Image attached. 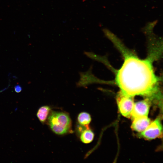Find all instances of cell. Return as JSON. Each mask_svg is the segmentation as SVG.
Listing matches in <instances>:
<instances>
[{"mask_svg": "<svg viewBox=\"0 0 163 163\" xmlns=\"http://www.w3.org/2000/svg\"><path fill=\"white\" fill-rule=\"evenodd\" d=\"M92 66L84 72H79L80 79L76 83L77 87L87 88L88 85L94 83H108L107 82L103 81L97 78L92 72Z\"/></svg>", "mask_w": 163, "mask_h": 163, "instance_id": "5b68a950", "label": "cell"}, {"mask_svg": "<svg viewBox=\"0 0 163 163\" xmlns=\"http://www.w3.org/2000/svg\"><path fill=\"white\" fill-rule=\"evenodd\" d=\"M162 134V126L161 120L157 118L150 123L147 127L140 133L139 136L147 140L160 138Z\"/></svg>", "mask_w": 163, "mask_h": 163, "instance_id": "277c9868", "label": "cell"}, {"mask_svg": "<svg viewBox=\"0 0 163 163\" xmlns=\"http://www.w3.org/2000/svg\"><path fill=\"white\" fill-rule=\"evenodd\" d=\"M154 42H155V41H154Z\"/></svg>", "mask_w": 163, "mask_h": 163, "instance_id": "4fadbf2b", "label": "cell"}, {"mask_svg": "<svg viewBox=\"0 0 163 163\" xmlns=\"http://www.w3.org/2000/svg\"><path fill=\"white\" fill-rule=\"evenodd\" d=\"M157 23V21L148 23L143 28L144 32L146 34H149L152 33L153 29Z\"/></svg>", "mask_w": 163, "mask_h": 163, "instance_id": "8fae6325", "label": "cell"}, {"mask_svg": "<svg viewBox=\"0 0 163 163\" xmlns=\"http://www.w3.org/2000/svg\"><path fill=\"white\" fill-rule=\"evenodd\" d=\"M77 120L80 124L88 126L91 121V117L90 114L88 113L82 112L79 114Z\"/></svg>", "mask_w": 163, "mask_h": 163, "instance_id": "30bf717a", "label": "cell"}, {"mask_svg": "<svg viewBox=\"0 0 163 163\" xmlns=\"http://www.w3.org/2000/svg\"><path fill=\"white\" fill-rule=\"evenodd\" d=\"M81 133L80 139L83 143L88 144L93 141L94 137V134L89 128L86 129Z\"/></svg>", "mask_w": 163, "mask_h": 163, "instance_id": "9c48e42d", "label": "cell"}, {"mask_svg": "<svg viewBox=\"0 0 163 163\" xmlns=\"http://www.w3.org/2000/svg\"><path fill=\"white\" fill-rule=\"evenodd\" d=\"M110 40L121 53L124 62L115 72V83L125 95L133 97L141 95L152 100L160 96L158 88L160 78L153 70V62L160 54V48L151 46L148 56L139 58L115 35Z\"/></svg>", "mask_w": 163, "mask_h": 163, "instance_id": "6da1fadb", "label": "cell"}, {"mask_svg": "<svg viewBox=\"0 0 163 163\" xmlns=\"http://www.w3.org/2000/svg\"><path fill=\"white\" fill-rule=\"evenodd\" d=\"M14 89L16 93H19L22 91V88L20 85H18L14 86Z\"/></svg>", "mask_w": 163, "mask_h": 163, "instance_id": "7c38bea8", "label": "cell"}, {"mask_svg": "<svg viewBox=\"0 0 163 163\" xmlns=\"http://www.w3.org/2000/svg\"><path fill=\"white\" fill-rule=\"evenodd\" d=\"M50 110V107L47 105L42 106L38 110L37 116L42 123H44L46 121Z\"/></svg>", "mask_w": 163, "mask_h": 163, "instance_id": "ba28073f", "label": "cell"}, {"mask_svg": "<svg viewBox=\"0 0 163 163\" xmlns=\"http://www.w3.org/2000/svg\"><path fill=\"white\" fill-rule=\"evenodd\" d=\"M151 101L148 98L134 103L130 117L133 120L139 117L148 116Z\"/></svg>", "mask_w": 163, "mask_h": 163, "instance_id": "8992f818", "label": "cell"}, {"mask_svg": "<svg viewBox=\"0 0 163 163\" xmlns=\"http://www.w3.org/2000/svg\"><path fill=\"white\" fill-rule=\"evenodd\" d=\"M133 97L125 95L120 91L117 96V103L120 112L127 118L130 117L134 104Z\"/></svg>", "mask_w": 163, "mask_h": 163, "instance_id": "3957f363", "label": "cell"}, {"mask_svg": "<svg viewBox=\"0 0 163 163\" xmlns=\"http://www.w3.org/2000/svg\"><path fill=\"white\" fill-rule=\"evenodd\" d=\"M48 123L52 131L59 135L67 133L71 126L69 116L63 112L52 111L48 116Z\"/></svg>", "mask_w": 163, "mask_h": 163, "instance_id": "7a4b0ae2", "label": "cell"}, {"mask_svg": "<svg viewBox=\"0 0 163 163\" xmlns=\"http://www.w3.org/2000/svg\"><path fill=\"white\" fill-rule=\"evenodd\" d=\"M133 120L132 129L135 131L140 133L144 131L151 123V120L148 116L137 117Z\"/></svg>", "mask_w": 163, "mask_h": 163, "instance_id": "52a82bcc", "label": "cell"}]
</instances>
